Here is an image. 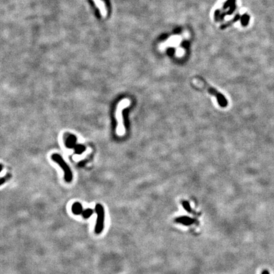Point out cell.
<instances>
[{"mask_svg": "<svg viewBox=\"0 0 274 274\" xmlns=\"http://www.w3.org/2000/svg\"><path fill=\"white\" fill-rule=\"evenodd\" d=\"M197 80H199V81H200V83L203 84V87L206 90V91H208L210 95L215 97L218 101V103H219V105L222 107H225L227 106L228 104L227 100L222 93L218 92L215 88L211 87L209 84L207 83L202 78H197Z\"/></svg>", "mask_w": 274, "mask_h": 274, "instance_id": "cell-1", "label": "cell"}, {"mask_svg": "<svg viewBox=\"0 0 274 274\" xmlns=\"http://www.w3.org/2000/svg\"><path fill=\"white\" fill-rule=\"evenodd\" d=\"M95 211L97 215V218L95 227V232L96 234H99L102 232L103 228H104L105 212L103 206L100 204H97L95 206Z\"/></svg>", "mask_w": 274, "mask_h": 274, "instance_id": "cell-2", "label": "cell"}, {"mask_svg": "<svg viewBox=\"0 0 274 274\" xmlns=\"http://www.w3.org/2000/svg\"><path fill=\"white\" fill-rule=\"evenodd\" d=\"M52 159L55 161L57 163H58L60 167H62L63 169L64 172V177H65V180L67 182H71L72 180V174L71 170L70 169L69 166L67 164V163L64 161V159L62 158L60 155L57 154H54L52 156Z\"/></svg>", "mask_w": 274, "mask_h": 274, "instance_id": "cell-3", "label": "cell"}, {"mask_svg": "<svg viewBox=\"0 0 274 274\" xmlns=\"http://www.w3.org/2000/svg\"><path fill=\"white\" fill-rule=\"evenodd\" d=\"M130 105V101L128 100H124L123 102H121L118 106V112H117V119L119 121L118 128L117 130V132L120 135H123L124 133V128L123 123V118H122V114L121 111L123 110V109L124 107L128 106Z\"/></svg>", "mask_w": 274, "mask_h": 274, "instance_id": "cell-4", "label": "cell"}, {"mask_svg": "<svg viewBox=\"0 0 274 274\" xmlns=\"http://www.w3.org/2000/svg\"><path fill=\"white\" fill-rule=\"evenodd\" d=\"M82 206L80 203H75L72 206V211L74 212L75 214L79 215L82 212Z\"/></svg>", "mask_w": 274, "mask_h": 274, "instance_id": "cell-5", "label": "cell"}, {"mask_svg": "<svg viewBox=\"0 0 274 274\" xmlns=\"http://www.w3.org/2000/svg\"><path fill=\"white\" fill-rule=\"evenodd\" d=\"M92 213H93V211L92 210H91L90 209H87V211H85L83 213V215L85 218H87V217H89L91 215H92Z\"/></svg>", "mask_w": 274, "mask_h": 274, "instance_id": "cell-6", "label": "cell"}, {"mask_svg": "<svg viewBox=\"0 0 274 274\" xmlns=\"http://www.w3.org/2000/svg\"><path fill=\"white\" fill-rule=\"evenodd\" d=\"M191 222H192V220H191V219H190L189 218H186V219H181V222L184 223L188 224V223H191Z\"/></svg>", "mask_w": 274, "mask_h": 274, "instance_id": "cell-7", "label": "cell"}, {"mask_svg": "<svg viewBox=\"0 0 274 274\" xmlns=\"http://www.w3.org/2000/svg\"><path fill=\"white\" fill-rule=\"evenodd\" d=\"M261 274H270V272L267 270H263L262 272H261Z\"/></svg>", "mask_w": 274, "mask_h": 274, "instance_id": "cell-8", "label": "cell"}]
</instances>
